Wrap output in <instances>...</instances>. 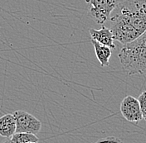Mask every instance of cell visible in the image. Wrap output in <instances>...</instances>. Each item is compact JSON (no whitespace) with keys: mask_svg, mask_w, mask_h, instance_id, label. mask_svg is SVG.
Returning a JSON list of instances; mask_svg holds the SVG:
<instances>
[{"mask_svg":"<svg viewBox=\"0 0 146 143\" xmlns=\"http://www.w3.org/2000/svg\"><path fill=\"white\" fill-rule=\"evenodd\" d=\"M119 110L124 118L129 123H138L143 119L139 100L134 96L129 95L124 98L121 101Z\"/></svg>","mask_w":146,"mask_h":143,"instance_id":"obj_5","label":"cell"},{"mask_svg":"<svg viewBox=\"0 0 146 143\" xmlns=\"http://www.w3.org/2000/svg\"><path fill=\"white\" fill-rule=\"evenodd\" d=\"M139 106H140V110L142 113V117L143 119L146 121V90L141 93L138 98Z\"/></svg>","mask_w":146,"mask_h":143,"instance_id":"obj_10","label":"cell"},{"mask_svg":"<svg viewBox=\"0 0 146 143\" xmlns=\"http://www.w3.org/2000/svg\"><path fill=\"white\" fill-rule=\"evenodd\" d=\"M118 56L122 67L129 75H146V46L137 39L124 44Z\"/></svg>","mask_w":146,"mask_h":143,"instance_id":"obj_2","label":"cell"},{"mask_svg":"<svg viewBox=\"0 0 146 143\" xmlns=\"http://www.w3.org/2000/svg\"><path fill=\"white\" fill-rule=\"evenodd\" d=\"M120 142L121 141L118 139V138H115L114 136H110V137H106V138H103V139H100L98 141V142Z\"/></svg>","mask_w":146,"mask_h":143,"instance_id":"obj_11","label":"cell"},{"mask_svg":"<svg viewBox=\"0 0 146 143\" xmlns=\"http://www.w3.org/2000/svg\"><path fill=\"white\" fill-rule=\"evenodd\" d=\"M115 41L126 44L146 30V0H119L109 18Z\"/></svg>","mask_w":146,"mask_h":143,"instance_id":"obj_1","label":"cell"},{"mask_svg":"<svg viewBox=\"0 0 146 143\" xmlns=\"http://www.w3.org/2000/svg\"><path fill=\"white\" fill-rule=\"evenodd\" d=\"M13 114L16 120V132H28L36 135L40 132L42 123L36 117L23 110H17Z\"/></svg>","mask_w":146,"mask_h":143,"instance_id":"obj_4","label":"cell"},{"mask_svg":"<svg viewBox=\"0 0 146 143\" xmlns=\"http://www.w3.org/2000/svg\"><path fill=\"white\" fill-rule=\"evenodd\" d=\"M137 40H138L141 44H143L145 46H146V30L143 34H141L140 36L137 38Z\"/></svg>","mask_w":146,"mask_h":143,"instance_id":"obj_12","label":"cell"},{"mask_svg":"<svg viewBox=\"0 0 146 143\" xmlns=\"http://www.w3.org/2000/svg\"><path fill=\"white\" fill-rule=\"evenodd\" d=\"M89 5L88 15L97 24L103 25L109 20L110 13L119 0H86Z\"/></svg>","mask_w":146,"mask_h":143,"instance_id":"obj_3","label":"cell"},{"mask_svg":"<svg viewBox=\"0 0 146 143\" xmlns=\"http://www.w3.org/2000/svg\"><path fill=\"white\" fill-rule=\"evenodd\" d=\"M38 142L39 139L36 135L28 132H15L5 141L6 143H36Z\"/></svg>","mask_w":146,"mask_h":143,"instance_id":"obj_9","label":"cell"},{"mask_svg":"<svg viewBox=\"0 0 146 143\" xmlns=\"http://www.w3.org/2000/svg\"><path fill=\"white\" fill-rule=\"evenodd\" d=\"M89 33L91 35V38L98 42L102 45H107L111 49H115V38L112 34V32L110 28H107L105 26H102L100 29H93L91 28L89 30Z\"/></svg>","mask_w":146,"mask_h":143,"instance_id":"obj_6","label":"cell"},{"mask_svg":"<svg viewBox=\"0 0 146 143\" xmlns=\"http://www.w3.org/2000/svg\"><path fill=\"white\" fill-rule=\"evenodd\" d=\"M16 132V120L13 114H5L0 117V136L9 138Z\"/></svg>","mask_w":146,"mask_h":143,"instance_id":"obj_7","label":"cell"},{"mask_svg":"<svg viewBox=\"0 0 146 143\" xmlns=\"http://www.w3.org/2000/svg\"><path fill=\"white\" fill-rule=\"evenodd\" d=\"M91 42L94 46L95 53H96L97 60L100 62V65L102 67L109 66L110 59L112 55V49L107 45L100 44L98 42H96L93 39H91Z\"/></svg>","mask_w":146,"mask_h":143,"instance_id":"obj_8","label":"cell"}]
</instances>
